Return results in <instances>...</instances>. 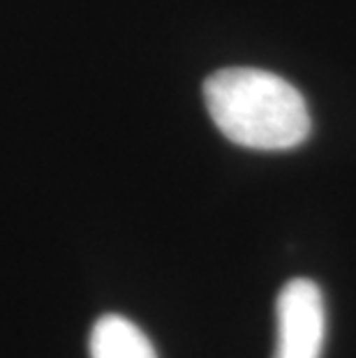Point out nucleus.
Wrapping results in <instances>:
<instances>
[{
  "instance_id": "2",
  "label": "nucleus",
  "mask_w": 356,
  "mask_h": 358,
  "mask_svg": "<svg viewBox=\"0 0 356 358\" xmlns=\"http://www.w3.org/2000/svg\"><path fill=\"white\" fill-rule=\"evenodd\" d=\"M278 347L273 358H322L327 308L322 289L308 278H294L276 301Z\"/></svg>"
},
{
  "instance_id": "3",
  "label": "nucleus",
  "mask_w": 356,
  "mask_h": 358,
  "mask_svg": "<svg viewBox=\"0 0 356 358\" xmlns=\"http://www.w3.org/2000/svg\"><path fill=\"white\" fill-rule=\"evenodd\" d=\"M90 358H157L153 342L134 322L104 315L90 331Z\"/></svg>"
},
{
  "instance_id": "1",
  "label": "nucleus",
  "mask_w": 356,
  "mask_h": 358,
  "mask_svg": "<svg viewBox=\"0 0 356 358\" xmlns=\"http://www.w3.org/2000/svg\"><path fill=\"white\" fill-rule=\"evenodd\" d=\"M215 127L250 150H290L310 136L308 104L290 81L257 67H225L204 81Z\"/></svg>"
}]
</instances>
